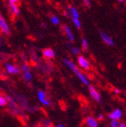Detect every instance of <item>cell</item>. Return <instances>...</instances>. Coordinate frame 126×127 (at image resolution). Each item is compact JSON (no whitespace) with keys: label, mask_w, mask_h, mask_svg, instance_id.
Returning a JSON list of instances; mask_svg holds the SVG:
<instances>
[{"label":"cell","mask_w":126,"mask_h":127,"mask_svg":"<svg viewBox=\"0 0 126 127\" xmlns=\"http://www.w3.org/2000/svg\"><path fill=\"white\" fill-rule=\"evenodd\" d=\"M122 114H123V113H122V110L116 108V109L113 110L112 112H110L107 115V117L110 120H119L122 118Z\"/></svg>","instance_id":"9c48e42d"},{"label":"cell","mask_w":126,"mask_h":127,"mask_svg":"<svg viewBox=\"0 0 126 127\" xmlns=\"http://www.w3.org/2000/svg\"><path fill=\"white\" fill-rule=\"evenodd\" d=\"M88 90H89V94L91 95V98L96 102H101V95L100 92L94 88L93 86H88Z\"/></svg>","instance_id":"52a82bcc"},{"label":"cell","mask_w":126,"mask_h":127,"mask_svg":"<svg viewBox=\"0 0 126 127\" xmlns=\"http://www.w3.org/2000/svg\"><path fill=\"white\" fill-rule=\"evenodd\" d=\"M7 106V99L5 95L0 94V107H5Z\"/></svg>","instance_id":"e0dca14e"},{"label":"cell","mask_w":126,"mask_h":127,"mask_svg":"<svg viewBox=\"0 0 126 127\" xmlns=\"http://www.w3.org/2000/svg\"><path fill=\"white\" fill-rule=\"evenodd\" d=\"M5 70L8 74L11 75H18L21 72V70L19 67L15 66L11 63L5 64Z\"/></svg>","instance_id":"8992f818"},{"label":"cell","mask_w":126,"mask_h":127,"mask_svg":"<svg viewBox=\"0 0 126 127\" xmlns=\"http://www.w3.org/2000/svg\"><path fill=\"white\" fill-rule=\"evenodd\" d=\"M8 6H9L10 10H11V13H12V14H14V16L19 15L20 11H19V8H18L17 5L11 3V2H8Z\"/></svg>","instance_id":"5bb4252c"},{"label":"cell","mask_w":126,"mask_h":127,"mask_svg":"<svg viewBox=\"0 0 126 127\" xmlns=\"http://www.w3.org/2000/svg\"><path fill=\"white\" fill-rule=\"evenodd\" d=\"M113 92H114L116 94H117V95H119V94L121 93V90H120L119 89H118V88H115V89H113Z\"/></svg>","instance_id":"484cf974"},{"label":"cell","mask_w":126,"mask_h":127,"mask_svg":"<svg viewBox=\"0 0 126 127\" xmlns=\"http://www.w3.org/2000/svg\"><path fill=\"white\" fill-rule=\"evenodd\" d=\"M109 127H119V121L111 120L109 123Z\"/></svg>","instance_id":"44dd1931"},{"label":"cell","mask_w":126,"mask_h":127,"mask_svg":"<svg viewBox=\"0 0 126 127\" xmlns=\"http://www.w3.org/2000/svg\"><path fill=\"white\" fill-rule=\"evenodd\" d=\"M14 98L15 99V101H17V103L18 104V105L21 107H22L23 109L29 110L30 106L29 105L28 100L25 96H24V95H20V94H14Z\"/></svg>","instance_id":"3957f363"},{"label":"cell","mask_w":126,"mask_h":127,"mask_svg":"<svg viewBox=\"0 0 126 127\" xmlns=\"http://www.w3.org/2000/svg\"><path fill=\"white\" fill-rule=\"evenodd\" d=\"M0 42H1V39H0Z\"/></svg>","instance_id":"1f68e13d"},{"label":"cell","mask_w":126,"mask_h":127,"mask_svg":"<svg viewBox=\"0 0 126 127\" xmlns=\"http://www.w3.org/2000/svg\"><path fill=\"white\" fill-rule=\"evenodd\" d=\"M63 62H64V65H65L66 67H67L71 71H73V73H75V75L77 76V78H78V79H79V80H80L85 86H90V82H89L88 78L84 73H82V71L76 67V65L75 64H74L72 61H70V60L68 59V58H65V59H64Z\"/></svg>","instance_id":"6da1fadb"},{"label":"cell","mask_w":126,"mask_h":127,"mask_svg":"<svg viewBox=\"0 0 126 127\" xmlns=\"http://www.w3.org/2000/svg\"><path fill=\"white\" fill-rule=\"evenodd\" d=\"M21 73H22V76H23V79L24 81L26 83H29L30 81H32L33 79V74L30 71L29 67L28 66V64H23V66L21 68Z\"/></svg>","instance_id":"277c9868"},{"label":"cell","mask_w":126,"mask_h":127,"mask_svg":"<svg viewBox=\"0 0 126 127\" xmlns=\"http://www.w3.org/2000/svg\"><path fill=\"white\" fill-rule=\"evenodd\" d=\"M9 2L14 3L15 5H18L20 3V0H9Z\"/></svg>","instance_id":"d4e9b609"},{"label":"cell","mask_w":126,"mask_h":127,"mask_svg":"<svg viewBox=\"0 0 126 127\" xmlns=\"http://www.w3.org/2000/svg\"><path fill=\"white\" fill-rule=\"evenodd\" d=\"M71 53L74 55H78L80 53V49L77 47H71Z\"/></svg>","instance_id":"ffe728a7"},{"label":"cell","mask_w":126,"mask_h":127,"mask_svg":"<svg viewBox=\"0 0 126 127\" xmlns=\"http://www.w3.org/2000/svg\"><path fill=\"white\" fill-rule=\"evenodd\" d=\"M64 30H65V33H66L67 36L68 37L69 40H70V42H73L75 41V38H74V36H73V33H72V31H71L70 28L68 26H65V27H64Z\"/></svg>","instance_id":"9a60e30c"},{"label":"cell","mask_w":126,"mask_h":127,"mask_svg":"<svg viewBox=\"0 0 126 127\" xmlns=\"http://www.w3.org/2000/svg\"><path fill=\"white\" fill-rule=\"evenodd\" d=\"M37 99L39 101V103L42 104L43 106L49 107L51 104V102L47 98V95L44 90L40 89L37 92Z\"/></svg>","instance_id":"5b68a950"},{"label":"cell","mask_w":126,"mask_h":127,"mask_svg":"<svg viewBox=\"0 0 126 127\" xmlns=\"http://www.w3.org/2000/svg\"><path fill=\"white\" fill-rule=\"evenodd\" d=\"M45 127H54L53 126H51V125H49V126H45Z\"/></svg>","instance_id":"4dcf8cb0"},{"label":"cell","mask_w":126,"mask_h":127,"mask_svg":"<svg viewBox=\"0 0 126 127\" xmlns=\"http://www.w3.org/2000/svg\"><path fill=\"white\" fill-rule=\"evenodd\" d=\"M119 127H126V123L125 122H119Z\"/></svg>","instance_id":"4316f807"},{"label":"cell","mask_w":126,"mask_h":127,"mask_svg":"<svg viewBox=\"0 0 126 127\" xmlns=\"http://www.w3.org/2000/svg\"><path fill=\"white\" fill-rule=\"evenodd\" d=\"M82 49L84 51H88V40L85 38H83L82 39Z\"/></svg>","instance_id":"d6986e66"},{"label":"cell","mask_w":126,"mask_h":127,"mask_svg":"<svg viewBox=\"0 0 126 127\" xmlns=\"http://www.w3.org/2000/svg\"><path fill=\"white\" fill-rule=\"evenodd\" d=\"M70 13L72 15V18H78L79 19V14H78V11L76 10V8L73 6H71L70 8Z\"/></svg>","instance_id":"2e32d148"},{"label":"cell","mask_w":126,"mask_h":127,"mask_svg":"<svg viewBox=\"0 0 126 127\" xmlns=\"http://www.w3.org/2000/svg\"><path fill=\"white\" fill-rule=\"evenodd\" d=\"M51 21L52 24H55V25H57L60 23L59 18L57 17H56V16H52V17L51 18Z\"/></svg>","instance_id":"7402d4cb"},{"label":"cell","mask_w":126,"mask_h":127,"mask_svg":"<svg viewBox=\"0 0 126 127\" xmlns=\"http://www.w3.org/2000/svg\"><path fill=\"white\" fill-rule=\"evenodd\" d=\"M0 29H1V31L5 36H9L11 34V30H10L9 26L8 25L4 18L1 14H0Z\"/></svg>","instance_id":"30bf717a"},{"label":"cell","mask_w":126,"mask_h":127,"mask_svg":"<svg viewBox=\"0 0 126 127\" xmlns=\"http://www.w3.org/2000/svg\"><path fill=\"white\" fill-rule=\"evenodd\" d=\"M7 99V107H8V110L13 114L14 115H22L23 111L21 107L18 105L17 101H15L14 97H11V95H5Z\"/></svg>","instance_id":"7a4b0ae2"},{"label":"cell","mask_w":126,"mask_h":127,"mask_svg":"<svg viewBox=\"0 0 126 127\" xmlns=\"http://www.w3.org/2000/svg\"><path fill=\"white\" fill-rule=\"evenodd\" d=\"M83 4L86 8L91 7V0H83Z\"/></svg>","instance_id":"603a6c76"},{"label":"cell","mask_w":126,"mask_h":127,"mask_svg":"<svg viewBox=\"0 0 126 127\" xmlns=\"http://www.w3.org/2000/svg\"><path fill=\"white\" fill-rule=\"evenodd\" d=\"M85 123L88 127H98V120L92 116L87 117L85 120Z\"/></svg>","instance_id":"7c38bea8"},{"label":"cell","mask_w":126,"mask_h":127,"mask_svg":"<svg viewBox=\"0 0 126 127\" xmlns=\"http://www.w3.org/2000/svg\"><path fill=\"white\" fill-rule=\"evenodd\" d=\"M119 2H121V3H122V2H125V0H119Z\"/></svg>","instance_id":"f546056e"},{"label":"cell","mask_w":126,"mask_h":127,"mask_svg":"<svg viewBox=\"0 0 126 127\" xmlns=\"http://www.w3.org/2000/svg\"><path fill=\"white\" fill-rule=\"evenodd\" d=\"M42 55L47 59H52L55 57V52L51 48H46L42 51Z\"/></svg>","instance_id":"4fadbf2b"},{"label":"cell","mask_w":126,"mask_h":127,"mask_svg":"<svg viewBox=\"0 0 126 127\" xmlns=\"http://www.w3.org/2000/svg\"><path fill=\"white\" fill-rule=\"evenodd\" d=\"M66 46L68 47V48H70V49H71V43H70V42H67Z\"/></svg>","instance_id":"83f0119b"},{"label":"cell","mask_w":126,"mask_h":127,"mask_svg":"<svg viewBox=\"0 0 126 127\" xmlns=\"http://www.w3.org/2000/svg\"><path fill=\"white\" fill-rule=\"evenodd\" d=\"M103 119H104V116H103V114H99L98 115L97 120H98V121H101V120H103Z\"/></svg>","instance_id":"cb8c5ba5"},{"label":"cell","mask_w":126,"mask_h":127,"mask_svg":"<svg viewBox=\"0 0 126 127\" xmlns=\"http://www.w3.org/2000/svg\"><path fill=\"white\" fill-rule=\"evenodd\" d=\"M100 35H101V39L103 40V42L106 45H107L109 46H113L114 45V41H113V38L109 35H108L106 33H105V32H103V31H101Z\"/></svg>","instance_id":"8fae6325"},{"label":"cell","mask_w":126,"mask_h":127,"mask_svg":"<svg viewBox=\"0 0 126 127\" xmlns=\"http://www.w3.org/2000/svg\"><path fill=\"white\" fill-rule=\"evenodd\" d=\"M77 61H78V65H79V67H81L82 69H84L85 70H88L90 69V67H91L90 63H89L88 60L83 55H78Z\"/></svg>","instance_id":"ba28073f"},{"label":"cell","mask_w":126,"mask_h":127,"mask_svg":"<svg viewBox=\"0 0 126 127\" xmlns=\"http://www.w3.org/2000/svg\"><path fill=\"white\" fill-rule=\"evenodd\" d=\"M72 21H73V23L74 24L75 27L77 29H80L81 28V27H82L81 21H79V19H78V18H72Z\"/></svg>","instance_id":"ac0fdd59"},{"label":"cell","mask_w":126,"mask_h":127,"mask_svg":"<svg viewBox=\"0 0 126 127\" xmlns=\"http://www.w3.org/2000/svg\"><path fill=\"white\" fill-rule=\"evenodd\" d=\"M57 127H66L64 124H62V123H60L57 126Z\"/></svg>","instance_id":"f1b7e54d"}]
</instances>
